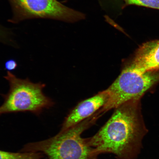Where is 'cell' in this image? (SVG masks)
<instances>
[{
  "label": "cell",
  "mask_w": 159,
  "mask_h": 159,
  "mask_svg": "<svg viewBox=\"0 0 159 159\" xmlns=\"http://www.w3.org/2000/svg\"><path fill=\"white\" fill-rule=\"evenodd\" d=\"M126 61L143 71L159 70V39L143 43Z\"/></svg>",
  "instance_id": "obj_7"
},
{
  "label": "cell",
  "mask_w": 159,
  "mask_h": 159,
  "mask_svg": "<svg viewBox=\"0 0 159 159\" xmlns=\"http://www.w3.org/2000/svg\"><path fill=\"white\" fill-rule=\"evenodd\" d=\"M12 16L9 21L16 24L26 20L44 19L75 23L86 18L81 12L62 4L57 0H7Z\"/></svg>",
  "instance_id": "obj_5"
},
{
  "label": "cell",
  "mask_w": 159,
  "mask_h": 159,
  "mask_svg": "<svg viewBox=\"0 0 159 159\" xmlns=\"http://www.w3.org/2000/svg\"><path fill=\"white\" fill-rule=\"evenodd\" d=\"M100 118L96 113L52 138L25 145L22 152H34L46 159H97L98 155L81 134Z\"/></svg>",
  "instance_id": "obj_2"
},
{
  "label": "cell",
  "mask_w": 159,
  "mask_h": 159,
  "mask_svg": "<svg viewBox=\"0 0 159 159\" xmlns=\"http://www.w3.org/2000/svg\"><path fill=\"white\" fill-rule=\"evenodd\" d=\"M140 99L127 101L114 109L112 116L94 136L85 138L99 155L114 154L117 159H136L148 130L143 118Z\"/></svg>",
  "instance_id": "obj_1"
},
{
  "label": "cell",
  "mask_w": 159,
  "mask_h": 159,
  "mask_svg": "<svg viewBox=\"0 0 159 159\" xmlns=\"http://www.w3.org/2000/svg\"><path fill=\"white\" fill-rule=\"evenodd\" d=\"M17 67L16 61L14 59H11L6 61L5 67L6 70L11 71L15 70Z\"/></svg>",
  "instance_id": "obj_10"
},
{
  "label": "cell",
  "mask_w": 159,
  "mask_h": 159,
  "mask_svg": "<svg viewBox=\"0 0 159 159\" xmlns=\"http://www.w3.org/2000/svg\"><path fill=\"white\" fill-rule=\"evenodd\" d=\"M0 159H46L40 153L12 152L0 150Z\"/></svg>",
  "instance_id": "obj_8"
},
{
  "label": "cell",
  "mask_w": 159,
  "mask_h": 159,
  "mask_svg": "<svg viewBox=\"0 0 159 159\" xmlns=\"http://www.w3.org/2000/svg\"><path fill=\"white\" fill-rule=\"evenodd\" d=\"M159 82V70L143 71L126 61L120 74L107 89L109 98L99 110L103 114L127 101L140 99L145 93Z\"/></svg>",
  "instance_id": "obj_4"
},
{
  "label": "cell",
  "mask_w": 159,
  "mask_h": 159,
  "mask_svg": "<svg viewBox=\"0 0 159 159\" xmlns=\"http://www.w3.org/2000/svg\"><path fill=\"white\" fill-rule=\"evenodd\" d=\"M8 33L6 31V30L0 28V41L3 42H7V40L9 39Z\"/></svg>",
  "instance_id": "obj_11"
},
{
  "label": "cell",
  "mask_w": 159,
  "mask_h": 159,
  "mask_svg": "<svg viewBox=\"0 0 159 159\" xmlns=\"http://www.w3.org/2000/svg\"><path fill=\"white\" fill-rule=\"evenodd\" d=\"M9 85V92L2 94L3 104L0 106V116L8 113L30 112L39 115L43 109L55 104L52 99L43 92L44 83H34L29 79H21L7 71L4 77Z\"/></svg>",
  "instance_id": "obj_3"
},
{
  "label": "cell",
  "mask_w": 159,
  "mask_h": 159,
  "mask_svg": "<svg viewBox=\"0 0 159 159\" xmlns=\"http://www.w3.org/2000/svg\"><path fill=\"white\" fill-rule=\"evenodd\" d=\"M124 4L122 9L130 5H135L159 9V0H122Z\"/></svg>",
  "instance_id": "obj_9"
},
{
  "label": "cell",
  "mask_w": 159,
  "mask_h": 159,
  "mask_svg": "<svg viewBox=\"0 0 159 159\" xmlns=\"http://www.w3.org/2000/svg\"><path fill=\"white\" fill-rule=\"evenodd\" d=\"M109 93L106 90L81 101L66 117L60 132L65 131L94 114L106 104Z\"/></svg>",
  "instance_id": "obj_6"
}]
</instances>
